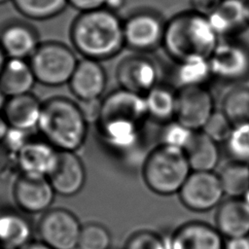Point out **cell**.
<instances>
[{"instance_id": "obj_1", "label": "cell", "mask_w": 249, "mask_h": 249, "mask_svg": "<svg viewBox=\"0 0 249 249\" xmlns=\"http://www.w3.org/2000/svg\"><path fill=\"white\" fill-rule=\"evenodd\" d=\"M70 38L83 57L97 61L116 56L125 47L123 20L106 8L81 13L71 25Z\"/></svg>"}, {"instance_id": "obj_2", "label": "cell", "mask_w": 249, "mask_h": 249, "mask_svg": "<svg viewBox=\"0 0 249 249\" xmlns=\"http://www.w3.org/2000/svg\"><path fill=\"white\" fill-rule=\"evenodd\" d=\"M220 38L208 18L191 10L173 16L165 22L162 47L175 62L190 58H209Z\"/></svg>"}, {"instance_id": "obj_3", "label": "cell", "mask_w": 249, "mask_h": 249, "mask_svg": "<svg viewBox=\"0 0 249 249\" xmlns=\"http://www.w3.org/2000/svg\"><path fill=\"white\" fill-rule=\"evenodd\" d=\"M37 128L56 150L76 152L87 140L89 123L78 103L55 96L43 102Z\"/></svg>"}, {"instance_id": "obj_4", "label": "cell", "mask_w": 249, "mask_h": 249, "mask_svg": "<svg viewBox=\"0 0 249 249\" xmlns=\"http://www.w3.org/2000/svg\"><path fill=\"white\" fill-rule=\"evenodd\" d=\"M191 172L184 151L160 144L147 154L141 168L147 188L160 196L178 194Z\"/></svg>"}, {"instance_id": "obj_5", "label": "cell", "mask_w": 249, "mask_h": 249, "mask_svg": "<svg viewBox=\"0 0 249 249\" xmlns=\"http://www.w3.org/2000/svg\"><path fill=\"white\" fill-rule=\"evenodd\" d=\"M28 61L38 83L59 87L69 83L79 60L66 45L46 42L39 45Z\"/></svg>"}, {"instance_id": "obj_6", "label": "cell", "mask_w": 249, "mask_h": 249, "mask_svg": "<svg viewBox=\"0 0 249 249\" xmlns=\"http://www.w3.org/2000/svg\"><path fill=\"white\" fill-rule=\"evenodd\" d=\"M208 60L214 80L240 85L249 79V46L237 38L221 39Z\"/></svg>"}, {"instance_id": "obj_7", "label": "cell", "mask_w": 249, "mask_h": 249, "mask_svg": "<svg viewBox=\"0 0 249 249\" xmlns=\"http://www.w3.org/2000/svg\"><path fill=\"white\" fill-rule=\"evenodd\" d=\"M165 22L157 13L139 11L123 20L124 46L139 53H149L162 47Z\"/></svg>"}, {"instance_id": "obj_8", "label": "cell", "mask_w": 249, "mask_h": 249, "mask_svg": "<svg viewBox=\"0 0 249 249\" xmlns=\"http://www.w3.org/2000/svg\"><path fill=\"white\" fill-rule=\"evenodd\" d=\"M40 241L52 249H77L82 225L75 214L64 208L43 213L38 223Z\"/></svg>"}, {"instance_id": "obj_9", "label": "cell", "mask_w": 249, "mask_h": 249, "mask_svg": "<svg viewBox=\"0 0 249 249\" xmlns=\"http://www.w3.org/2000/svg\"><path fill=\"white\" fill-rule=\"evenodd\" d=\"M178 196L187 209L206 212L218 207L225 194L219 176L214 171H192Z\"/></svg>"}, {"instance_id": "obj_10", "label": "cell", "mask_w": 249, "mask_h": 249, "mask_svg": "<svg viewBox=\"0 0 249 249\" xmlns=\"http://www.w3.org/2000/svg\"><path fill=\"white\" fill-rule=\"evenodd\" d=\"M146 54L136 53L119 62L116 78L121 89L145 95L160 83L158 64Z\"/></svg>"}, {"instance_id": "obj_11", "label": "cell", "mask_w": 249, "mask_h": 249, "mask_svg": "<svg viewBox=\"0 0 249 249\" xmlns=\"http://www.w3.org/2000/svg\"><path fill=\"white\" fill-rule=\"evenodd\" d=\"M215 110L214 97L208 87L177 89L175 120L188 128L201 130Z\"/></svg>"}, {"instance_id": "obj_12", "label": "cell", "mask_w": 249, "mask_h": 249, "mask_svg": "<svg viewBox=\"0 0 249 249\" xmlns=\"http://www.w3.org/2000/svg\"><path fill=\"white\" fill-rule=\"evenodd\" d=\"M56 194L47 177L18 175L13 187V196L18 207L27 214L48 211Z\"/></svg>"}, {"instance_id": "obj_13", "label": "cell", "mask_w": 249, "mask_h": 249, "mask_svg": "<svg viewBox=\"0 0 249 249\" xmlns=\"http://www.w3.org/2000/svg\"><path fill=\"white\" fill-rule=\"evenodd\" d=\"M96 125L103 144L117 155L125 157L139 147L145 124L130 120L110 119L100 120Z\"/></svg>"}, {"instance_id": "obj_14", "label": "cell", "mask_w": 249, "mask_h": 249, "mask_svg": "<svg viewBox=\"0 0 249 249\" xmlns=\"http://www.w3.org/2000/svg\"><path fill=\"white\" fill-rule=\"evenodd\" d=\"M169 249H225V239L215 226L202 221L182 224L167 237Z\"/></svg>"}, {"instance_id": "obj_15", "label": "cell", "mask_w": 249, "mask_h": 249, "mask_svg": "<svg viewBox=\"0 0 249 249\" xmlns=\"http://www.w3.org/2000/svg\"><path fill=\"white\" fill-rule=\"evenodd\" d=\"M48 179L56 195L74 196L83 190L87 181L84 162L76 152L59 151L56 165Z\"/></svg>"}, {"instance_id": "obj_16", "label": "cell", "mask_w": 249, "mask_h": 249, "mask_svg": "<svg viewBox=\"0 0 249 249\" xmlns=\"http://www.w3.org/2000/svg\"><path fill=\"white\" fill-rule=\"evenodd\" d=\"M59 151L42 139H29L17 153V166L21 174L49 177L56 165Z\"/></svg>"}, {"instance_id": "obj_17", "label": "cell", "mask_w": 249, "mask_h": 249, "mask_svg": "<svg viewBox=\"0 0 249 249\" xmlns=\"http://www.w3.org/2000/svg\"><path fill=\"white\" fill-rule=\"evenodd\" d=\"M68 85L80 101L99 99L107 85L106 71L100 61L83 57L78 61Z\"/></svg>"}, {"instance_id": "obj_18", "label": "cell", "mask_w": 249, "mask_h": 249, "mask_svg": "<svg viewBox=\"0 0 249 249\" xmlns=\"http://www.w3.org/2000/svg\"><path fill=\"white\" fill-rule=\"evenodd\" d=\"M207 18L220 40L236 38L249 27L247 0H222L218 8Z\"/></svg>"}, {"instance_id": "obj_19", "label": "cell", "mask_w": 249, "mask_h": 249, "mask_svg": "<svg viewBox=\"0 0 249 249\" xmlns=\"http://www.w3.org/2000/svg\"><path fill=\"white\" fill-rule=\"evenodd\" d=\"M40 44L37 32L24 22H11L0 31V47L7 58L28 60Z\"/></svg>"}, {"instance_id": "obj_20", "label": "cell", "mask_w": 249, "mask_h": 249, "mask_svg": "<svg viewBox=\"0 0 249 249\" xmlns=\"http://www.w3.org/2000/svg\"><path fill=\"white\" fill-rule=\"evenodd\" d=\"M215 227L226 239L249 235V204L243 198L223 200L217 207Z\"/></svg>"}, {"instance_id": "obj_21", "label": "cell", "mask_w": 249, "mask_h": 249, "mask_svg": "<svg viewBox=\"0 0 249 249\" xmlns=\"http://www.w3.org/2000/svg\"><path fill=\"white\" fill-rule=\"evenodd\" d=\"M42 105L43 102L29 92L8 97L1 111L10 128L29 132L38 125Z\"/></svg>"}, {"instance_id": "obj_22", "label": "cell", "mask_w": 249, "mask_h": 249, "mask_svg": "<svg viewBox=\"0 0 249 249\" xmlns=\"http://www.w3.org/2000/svg\"><path fill=\"white\" fill-rule=\"evenodd\" d=\"M36 82L28 60L7 58L0 72V89L7 98L31 92Z\"/></svg>"}, {"instance_id": "obj_23", "label": "cell", "mask_w": 249, "mask_h": 249, "mask_svg": "<svg viewBox=\"0 0 249 249\" xmlns=\"http://www.w3.org/2000/svg\"><path fill=\"white\" fill-rule=\"evenodd\" d=\"M33 230L28 219L14 210L0 211V246L20 249L32 241Z\"/></svg>"}, {"instance_id": "obj_24", "label": "cell", "mask_w": 249, "mask_h": 249, "mask_svg": "<svg viewBox=\"0 0 249 249\" xmlns=\"http://www.w3.org/2000/svg\"><path fill=\"white\" fill-rule=\"evenodd\" d=\"M149 120L160 124L175 120L177 108V89L159 83L145 95Z\"/></svg>"}, {"instance_id": "obj_25", "label": "cell", "mask_w": 249, "mask_h": 249, "mask_svg": "<svg viewBox=\"0 0 249 249\" xmlns=\"http://www.w3.org/2000/svg\"><path fill=\"white\" fill-rule=\"evenodd\" d=\"M184 152L192 171H214L220 161L219 144L201 130L195 131Z\"/></svg>"}, {"instance_id": "obj_26", "label": "cell", "mask_w": 249, "mask_h": 249, "mask_svg": "<svg viewBox=\"0 0 249 249\" xmlns=\"http://www.w3.org/2000/svg\"><path fill=\"white\" fill-rule=\"evenodd\" d=\"M174 88L177 89L184 88L208 87L214 80L208 58L196 57L175 62L172 71Z\"/></svg>"}, {"instance_id": "obj_27", "label": "cell", "mask_w": 249, "mask_h": 249, "mask_svg": "<svg viewBox=\"0 0 249 249\" xmlns=\"http://www.w3.org/2000/svg\"><path fill=\"white\" fill-rule=\"evenodd\" d=\"M225 196L243 198L249 191V164L230 161L218 173Z\"/></svg>"}, {"instance_id": "obj_28", "label": "cell", "mask_w": 249, "mask_h": 249, "mask_svg": "<svg viewBox=\"0 0 249 249\" xmlns=\"http://www.w3.org/2000/svg\"><path fill=\"white\" fill-rule=\"evenodd\" d=\"M221 110L233 126L249 124V87L234 85L224 95Z\"/></svg>"}, {"instance_id": "obj_29", "label": "cell", "mask_w": 249, "mask_h": 249, "mask_svg": "<svg viewBox=\"0 0 249 249\" xmlns=\"http://www.w3.org/2000/svg\"><path fill=\"white\" fill-rule=\"evenodd\" d=\"M16 9L24 17L44 20L61 14L68 5L67 0H12Z\"/></svg>"}, {"instance_id": "obj_30", "label": "cell", "mask_w": 249, "mask_h": 249, "mask_svg": "<svg viewBox=\"0 0 249 249\" xmlns=\"http://www.w3.org/2000/svg\"><path fill=\"white\" fill-rule=\"evenodd\" d=\"M224 146L231 161L249 164V124L234 125Z\"/></svg>"}, {"instance_id": "obj_31", "label": "cell", "mask_w": 249, "mask_h": 249, "mask_svg": "<svg viewBox=\"0 0 249 249\" xmlns=\"http://www.w3.org/2000/svg\"><path fill=\"white\" fill-rule=\"evenodd\" d=\"M195 131L176 120L162 124L159 134V144L185 151Z\"/></svg>"}, {"instance_id": "obj_32", "label": "cell", "mask_w": 249, "mask_h": 249, "mask_svg": "<svg viewBox=\"0 0 249 249\" xmlns=\"http://www.w3.org/2000/svg\"><path fill=\"white\" fill-rule=\"evenodd\" d=\"M112 236L109 230L98 223L82 226L77 249H110Z\"/></svg>"}, {"instance_id": "obj_33", "label": "cell", "mask_w": 249, "mask_h": 249, "mask_svg": "<svg viewBox=\"0 0 249 249\" xmlns=\"http://www.w3.org/2000/svg\"><path fill=\"white\" fill-rule=\"evenodd\" d=\"M124 249H169L168 239L150 230L133 232L125 241Z\"/></svg>"}, {"instance_id": "obj_34", "label": "cell", "mask_w": 249, "mask_h": 249, "mask_svg": "<svg viewBox=\"0 0 249 249\" xmlns=\"http://www.w3.org/2000/svg\"><path fill=\"white\" fill-rule=\"evenodd\" d=\"M232 128L233 124L222 110H215L203 125L201 131L218 144H224Z\"/></svg>"}, {"instance_id": "obj_35", "label": "cell", "mask_w": 249, "mask_h": 249, "mask_svg": "<svg viewBox=\"0 0 249 249\" xmlns=\"http://www.w3.org/2000/svg\"><path fill=\"white\" fill-rule=\"evenodd\" d=\"M101 102H102V98L85 100V101H80V104L78 103L86 121L89 124L97 123L100 116V111H101Z\"/></svg>"}, {"instance_id": "obj_36", "label": "cell", "mask_w": 249, "mask_h": 249, "mask_svg": "<svg viewBox=\"0 0 249 249\" xmlns=\"http://www.w3.org/2000/svg\"><path fill=\"white\" fill-rule=\"evenodd\" d=\"M222 0H190L191 11L204 16L209 17L220 5Z\"/></svg>"}, {"instance_id": "obj_37", "label": "cell", "mask_w": 249, "mask_h": 249, "mask_svg": "<svg viewBox=\"0 0 249 249\" xmlns=\"http://www.w3.org/2000/svg\"><path fill=\"white\" fill-rule=\"evenodd\" d=\"M67 2L80 13H84L104 8L106 0H67Z\"/></svg>"}, {"instance_id": "obj_38", "label": "cell", "mask_w": 249, "mask_h": 249, "mask_svg": "<svg viewBox=\"0 0 249 249\" xmlns=\"http://www.w3.org/2000/svg\"><path fill=\"white\" fill-rule=\"evenodd\" d=\"M225 249H249V235L226 239Z\"/></svg>"}, {"instance_id": "obj_39", "label": "cell", "mask_w": 249, "mask_h": 249, "mask_svg": "<svg viewBox=\"0 0 249 249\" xmlns=\"http://www.w3.org/2000/svg\"><path fill=\"white\" fill-rule=\"evenodd\" d=\"M9 130H10V126H9L2 111L0 110V144H3Z\"/></svg>"}, {"instance_id": "obj_40", "label": "cell", "mask_w": 249, "mask_h": 249, "mask_svg": "<svg viewBox=\"0 0 249 249\" xmlns=\"http://www.w3.org/2000/svg\"><path fill=\"white\" fill-rule=\"evenodd\" d=\"M124 5V0H106L104 8L117 13V11H120Z\"/></svg>"}, {"instance_id": "obj_41", "label": "cell", "mask_w": 249, "mask_h": 249, "mask_svg": "<svg viewBox=\"0 0 249 249\" xmlns=\"http://www.w3.org/2000/svg\"><path fill=\"white\" fill-rule=\"evenodd\" d=\"M20 249H52L50 248L48 245H46L45 243H43L42 241H31L28 244H26L24 247L20 248Z\"/></svg>"}, {"instance_id": "obj_42", "label": "cell", "mask_w": 249, "mask_h": 249, "mask_svg": "<svg viewBox=\"0 0 249 249\" xmlns=\"http://www.w3.org/2000/svg\"><path fill=\"white\" fill-rule=\"evenodd\" d=\"M6 60H7V57H6L5 53H3V51H2V49L0 47V72H1V70H2V68L4 66V64H5Z\"/></svg>"}, {"instance_id": "obj_43", "label": "cell", "mask_w": 249, "mask_h": 249, "mask_svg": "<svg viewBox=\"0 0 249 249\" xmlns=\"http://www.w3.org/2000/svg\"><path fill=\"white\" fill-rule=\"evenodd\" d=\"M7 97L5 96V94L2 92V90L0 89V110H2L4 104H5V101H6Z\"/></svg>"}, {"instance_id": "obj_44", "label": "cell", "mask_w": 249, "mask_h": 249, "mask_svg": "<svg viewBox=\"0 0 249 249\" xmlns=\"http://www.w3.org/2000/svg\"><path fill=\"white\" fill-rule=\"evenodd\" d=\"M243 199L249 204V191L247 192V194L244 196V197H243Z\"/></svg>"}, {"instance_id": "obj_45", "label": "cell", "mask_w": 249, "mask_h": 249, "mask_svg": "<svg viewBox=\"0 0 249 249\" xmlns=\"http://www.w3.org/2000/svg\"><path fill=\"white\" fill-rule=\"evenodd\" d=\"M8 1H12V0H0V5L6 3V2H8Z\"/></svg>"}, {"instance_id": "obj_46", "label": "cell", "mask_w": 249, "mask_h": 249, "mask_svg": "<svg viewBox=\"0 0 249 249\" xmlns=\"http://www.w3.org/2000/svg\"><path fill=\"white\" fill-rule=\"evenodd\" d=\"M247 4H248V11H249V0H247Z\"/></svg>"}, {"instance_id": "obj_47", "label": "cell", "mask_w": 249, "mask_h": 249, "mask_svg": "<svg viewBox=\"0 0 249 249\" xmlns=\"http://www.w3.org/2000/svg\"><path fill=\"white\" fill-rule=\"evenodd\" d=\"M0 249H5V248H3V247H1V246H0Z\"/></svg>"}]
</instances>
